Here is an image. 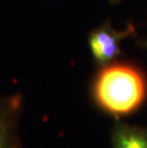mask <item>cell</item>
Segmentation results:
<instances>
[{
    "label": "cell",
    "instance_id": "cell-1",
    "mask_svg": "<svg viewBox=\"0 0 147 148\" xmlns=\"http://www.w3.org/2000/svg\"><path fill=\"white\" fill-rule=\"evenodd\" d=\"M98 109L116 119L134 114L147 99V73L139 64L118 59L96 68L90 87Z\"/></svg>",
    "mask_w": 147,
    "mask_h": 148
},
{
    "label": "cell",
    "instance_id": "cell-2",
    "mask_svg": "<svg viewBox=\"0 0 147 148\" xmlns=\"http://www.w3.org/2000/svg\"><path fill=\"white\" fill-rule=\"evenodd\" d=\"M136 36L137 29L133 23L127 24L124 29H117L110 18L91 30L87 36V43L96 67H102L120 59L122 56V42Z\"/></svg>",
    "mask_w": 147,
    "mask_h": 148
},
{
    "label": "cell",
    "instance_id": "cell-3",
    "mask_svg": "<svg viewBox=\"0 0 147 148\" xmlns=\"http://www.w3.org/2000/svg\"><path fill=\"white\" fill-rule=\"evenodd\" d=\"M23 109L20 94L0 97V148H20L19 121Z\"/></svg>",
    "mask_w": 147,
    "mask_h": 148
},
{
    "label": "cell",
    "instance_id": "cell-4",
    "mask_svg": "<svg viewBox=\"0 0 147 148\" xmlns=\"http://www.w3.org/2000/svg\"><path fill=\"white\" fill-rule=\"evenodd\" d=\"M112 148H147V127L116 121L111 133Z\"/></svg>",
    "mask_w": 147,
    "mask_h": 148
},
{
    "label": "cell",
    "instance_id": "cell-5",
    "mask_svg": "<svg viewBox=\"0 0 147 148\" xmlns=\"http://www.w3.org/2000/svg\"><path fill=\"white\" fill-rule=\"evenodd\" d=\"M137 44H139V46L142 47V48L147 49V36H146V38H145V39L139 40V41H137Z\"/></svg>",
    "mask_w": 147,
    "mask_h": 148
},
{
    "label": "cell",
    "instance_id": "cell-6",
    "mask_svg": "<svg viewBox=\"0 0 147 148\" xmlns=\"http://www.w3.org/2000/svg\"><path fill=\"white\" fill-rule=\"evenodd\" d=\"M108 3L110 5L112 6H114V5H118V4H120V3H122L124 1H126V0H107Z\"/></svg>",
    "mask_w": 147,
    "mask_h": 148
}]
</instances>
